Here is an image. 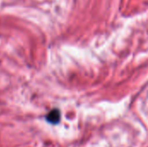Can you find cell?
<instances>
[{
	"label": "cell",
	"mask_w": 148,
	"mask_h": 147,
	"mask_svg": "<svg viewBox=\"0 0 148 147\" xmlns=\"http://www.w3.org/2000/svg\"><path fill=\"white\" fill-rule=\"evenodd\" d=\"M47 120L49 122L52 123V124H56L57 122H59L60 120V112L58 110H53L51 111L48 117H47Z\"/></svg>",
	"instance_id": "cell-1"
}]
</instances>
